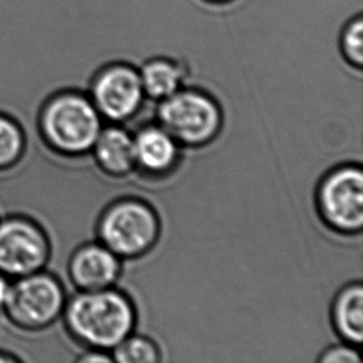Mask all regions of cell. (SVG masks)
Instances as JSON below:
<instances>
[{
    "instance_id": "30bf717a",
    "label": "cell",
    "mask_w": 363,
    "mask_h": 363,
    "mask_svg": "<svg viewBox=\"0 0 363 363\" xmlns=\"http://www.w3.org/2000/svg\"><path fill=\"white\" fill-rule=\"evenodd\" d=\"M133 139L137 172L154 180L175 172L182 159V147L157 123L140 128Z\"/></svg>"
},
{
    "instance_id": "7a4b0ae2",
    "label": "cell",
    "mask_w": 363,
    "mask_h": 363,
    "mask_svg": "<svg viewBox=\"0 0 363 363\" xmlns=\"http://www.w3.org/2000/svg\"><path fill=\"white\" fill-rule=\"evenodd\" d=\"M39 124L45 142L55 152L81 157L92 150L104 129V118L89 94L69 89L50 96L40 112Z\"/></svg>"
},
{
    "instance_id": "9a60e30c",
    "label": "cell",
    "mask_w": 363,
    "mask_h": 363,
    "mask_svg": "<svg viewBox=\"0 0 363 363\" xmlns=\"http://www.w3.org/2000/svg\"><path fill=\"white\" fill-rule=\"evenodd\" d=\"M25 152V135L19 124L0 114V170L13 167Z\"/></svg>"
},
{
    "instance_id": "8992f818",
    "label": "cell",
    "mask_w": 363,
    "mask_h": 363,
    "mask_svg": "<svg viewBox=\"0 0 363 363\" xmlns=\"http://www.w3.org/2000/svg\"><path fill=\"white\" fill-rule=\"evenodd\" d=\"M316 208L326 226L340 235H359L363 227V172L345 164L328 172L316 190Z\"/></svg>"
},
{
    "instance_id": "5bb4252c",
    "label": "cell",
    "mask_w": 363,
    "mask_h": 363,
    "mask_svg": "<svg viewBox=\"0 0 363 363\" xmlns=\"http://www.w3.org/2000/svg\"><path fill=\"white\" fill-rule=\"evenodd\" d=\"M111 354L117 363H159L162 359V350L154 340L134 333L123 340Z\"/></svg>"
},
{
    "instance_id": "4fadbf2b",
    "label": "cell",
    "mask_w": 363,
    "mask_h": 363,
    "mask_svg": "<svg viewBox=\"0 0 363 363\" xmlns=\"http://www.w3.org/2000/svg\"><path fill=\"white\" fill-rule=\"evenodd\" d=\"M147 99L160 102L185 87L186 72L184 65L167 57L147 60L139 69Z\"/></svg>"
},
{
    "instance_id": "52a82bcc",
    "label": "cell",
    "mask_w": 363,
    "mask_h": 363,
    "mask_svg": "<svg viewBox=\"0 0 363 363\" xmlns=\"http://www.w3.org/2000/svg\"><path fill=\"white\" fill-rule=\"evenodd\" d=\"M89 96L104 121L114 124L134 118L147 99L139 69L123 62L102 66L92 76Z\"/></svg>"
},
{
    "instance_id": "d6986e66",
    "label": "cell",
    "mask_w": 363,
    "mask_h": 363,
    "mask_svg": "<svg viewBox=\"0 0 363 363\" xmlns=\"http://www.w3.org/2000/svg\"><path fill=\"white\" fill-rule=\"evenodd\" d=\"M11 281H13L11 278L0 273V308L4 305L5 300L9 295Z\"/></svg>"
},
{
    "instance_id": "6da1fadb",
    "label": "cell",
    "mask_w": 363,
    "mask_h": 363,
    "mask_svg": "<svg viewBox=\"0 0 363 363\" xmlns=\"http://www.w3.org/2000/svg\"><path fill=\"white\" fill-rule=\"evenodd\" d=\"M65 324L86 349L112 352L137 326V308L129 295L116 288L79 290L66 301Z\"/></svg>"
},
{
    "instance_id": "ba28073f",
    "label": "cell",
    "mask_w": 363,
    "mask_h": 363,
    "mask_svg": "<svg viewBox=\"0 0 363 363\" xmlns=\"http://www.w3.org/2000/svg\"><path fill=\"white\" fill-rule=\"evenodd\" d=\"M51 243L44 228L33 220L11 216L0 220V273L16 279L48 264Z\"/></svg>"
},
{
    "instance_id": "2e32d148",
    "label": "cell",
    "mask_w": 363,
    "mask_h": 363,
    "mask_svg": "<svg viewBox=\"0 0 363 363\" xmlns=\"http://www.w3.org/2000/svg\"><path fill=\"white\" fill-rule=\"evenodd\" d=\"M340 46L345 60L351 66L361 69L363 64V20L361 15L345 25Z\"/></svg>"
},
{
    "instance_id": "ac0fdd59",
    "label": "cell",
    "mask_w": 363,
    "mask_h": 363,
    "mask_svg": "<svg viewBox=\"0 0 363 363\" xmlns=\"http://www.w3.org/2000/svg\"><path fill=\"white\" fill-rule=\"evenodd\" d=\"M77 361L82 363H111L113 362V359L109 352L89 350V352L82 354Z\"/></svg>"
},
{
    "instance_id": "9c48e42d",
    "label": "cell",
    "mask_w": 363,
    "mask_h": 363,
    "mask_svg": "<svg viewBox=\"0 0 363 363\" xmlns=\"http://www.w3.org/2000/svg\"><path fill=\"white\" fill-rule=\"evenodd\" d=\"M67 272L79 290L107 289L118 283L123 272L122 259L101 242H91L74 250Z\"/></svg>"
},
{
    "instance_id": "277c9868",
    "label": "cell",
    "mask_w": 363,
    "mask_h": 363,
    "mask_svg": "<svg viewBox=\"0 0 363 363\" xmlns=\"http://www.w3.org/2000/svg\"><path fill=\"white\" fill-rule=\"evenodd\" d=\"M157 104V124L182 147H206L221 134V106L201 89L184 87Z\"/></svg>"
},
{
    "instance_id": "8fae6325",
    "label": "cell",
    "mask_w": 363,
    "mask_h": 363,
    "mask_svg": "<svg viewBox=\"0 0 363 363\" xmlns=\"http://www.w3.org/2000/svg\"><path fill=\"white\" fill-rule=\"evenodd\" d=\"M91 152L99 169L108 177H125L135 172L134 139L122 124L104 127Z\"/></svg>"
},
{
    "instance_id": "e0dca14e",
    "label": "cell",
    "mask_w": 363,
    "mask_h": 363,
    "mask_svg": "<svg viewBox=\"0 0 363 363\" xmlns=\"http://www.w3.org/2000/svg\"><path fill=\"white\" fill-rule=\"evenodd\" d=\"M357 346L342 342L340 345H333L320 354L319 362L321 363H361V356Z\"/></svg>"
},
{
    "instance_id": "5b68a950",
    "label": "cell",
    "mask_w": 363,
    "mask_h": 363,
    "mask_svg": "<svg viewBox=\"0 0 363 363\" xmlns=\"http://www.w3.org/2000/svg\"><path fill=\"white\" fill-rule=\"evenodd\" d=\"M64 285L55 275L40 270L11 281L1 309L21 329L41 330L54 324L66 305Z\"/></svg>"
},
{
    "instance_id": "ffe728a7",
    "label": "cell",
    "mask_w": 363,
    "mask_h": 363,
    "mask_svg": "<svg viewBox=\"0 0 363 363\" xmlns=\"http://www.w3.org/2000/svg\"><path fill=\"white\" fill-rule=\"evenodd\" d=\"M18 359L11 356V354H5L4 352H0V362H16Z\"/></svg>"
},
{
    "instance_id": "44dd1931",
    "label": "cell",
    "mask_w": 363,
    "mask_h": 363,
    "mask_svg": "<svg viewBox=\"0 0 363 363\" xmlns=\"http://www.w3.org/2000/svg\"><path fill=\"white\" fill-rule=\"evenodd\" d=\"M207 1H211V3H228L232 0H207Z\"/></svg>"
},
{
    "instance_id": "3957f363",
    "label": "cell",
    "mask_w": 363,
    "mask_h": 363,
    "mask_svg": "<svg viewBox=\"0 0 363 363\" xmlns=\"http://www.w3.org/2000/svg\"><path fill=\"white\" fill-rule=\"evenodd\" d=\"M162 222L157 210L138 197H123L104 208L97 222L99 241L121 259H137L157 245Z\"/></svg>"
},
{
    "instance_id": "7c38bea8",
    "label": "cell",
    "mask_w": 363,
    "mask_h": 363,
    "mask_svg": "<svg viewBox=\"0 0 363 363\" xmlns=\"http://www.w3.org/2000/svg\"><path fill=\"white\" fill-rule=\"evenodd\" d=\"M331 321L335 333L344 342L359 346L363 339L362 284L346 285L335 296L331 306Z\"/></svg>"
}]
</instances>
